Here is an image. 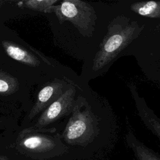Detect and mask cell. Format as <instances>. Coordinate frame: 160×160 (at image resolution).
<instances>
[{"mask_svg": "<svg viewBox=\"0 0 160 160\" xmlns=\"http://www.w3.org/2000/svg\"><path fill=\"white\" fill-rule=\"evenodd\" d=\"M65 84L62 81H56L44 86L39 92L37 100L31 109L28 118H34L38 114L45 111L52 102L58 99L66 91Z\"/></svg>", "mask_w": 160, "mask_h": 160, "instance_id": "5", "label": "cell"}, {"mask_svg": "<svg viewBox=\"0 0 160 160\" xmlns=\"http://www.w3.org/2000/svg\"><path fill=\"white\" fill-rule=\"evenodd\" d=\"M97 128V121L85 99L79 97L75 101L72 115L68 122L64 138L69 142L89 139L94 134Z\"/></svg>", "mask_w": 160, "mask_h": 160, "instance_id": "2", "label": "cell"}, {"mask_svg": "<svg viewBox=\"0 0 160 160\" xmlns=\"http://www.w3.org/2000/svg\"><path fill=\"white\" fill-rule=\"evenodd\" d=\"M2 45L6 54L11 58L32 67L40 65L39 59L20 45L8 41H3Z\"/></svg>", "mask_w": 160, "mask_h": 160, "instance_id": "6", "label": "cell"}, {"mask_svg": "<svg viewBox=\"0 0 160 160\" xmlns=\"http://www.w3.org/2000/svg\"><path fill=\"white\" fill-rule=\"evenodd\" d=\"M58 2V0H28L19 2L18 5L33 11L47 12L48 10Z\"/></svg>", "mask_w": 160, "mask_h": 160, "instance_id": "11", "label": "cell"}, {"mask_svg": "<svg viewBox=\"0 0 160 160\" xmlns=\"http://www.w3.org/2000/svg\"><path fill=\"white\" fill-rule=\"evenodd\" d=\"M20 144L29 150H41L52 148L54 143L51 139L46 136L31 134L24 137L21 140Z\"/></svg>", "mask_w": 160, "mask_h": 160, "instance_id": "8", "label": "cell"}, {"mask_svg": "<svg viewBox=\"0 0 160 160\" xmlns=\"http://www.w3.org/2000/svg\"><path fill=\"white\" fill-rule=\"evenodd\" d=\"M152 131L156 133V134L158 136V138L160 139V124L159 123H152L151 125Z\"/></svg>", "mask_w": 160, "mask_h": 160, "instance_id": "12", "label": "cell"}, {"mask_svg": "<svg viewBox=\"0 0 160 160\" xmlns=\"http://www.w3.org/2000/svg\"><path fill=\"white\" fill-rule=\"evenodd\" d=\"M47 12H53L61 24L69 21L84 36L90 37L94 31L96 16L93 7L80 0H65L51 7Z\"/></svg>", "mask_w": 160, "mask_h": 160, "instance_id": "1", "label": "cell"}, {"mask_svg": "<svg viewBox=\"0 0 160 160\" xmlns=\"http://www.w3.org/2000/svg\"><path fill=\"white\" fill-rule=\"evenodd\" d=\"M126 142L136 160H160L159 155L139 141L131 132L127 134Z\"/></svg>", "mask_w": 160, "mask_h": 160, "instance_id": "7", "label": "cell"}, {"mask_svg": "<svg viewBox=\"0 0 160 160\" xmlns=\"http://www.w3.org/2000/svg\"><path fill=\"white\" fill-rule=\"evenodd\" d=\"M19 87L17 79L6 72L0 71V95L12 94L19 89Z\"/></svg>", "mask_w": 160, "mask_h": 160, "instance_id": "9", "label": "cell"}, {"mask_svg": "<svg viewBox=\"0 0 160 160\" xmlns=\"http://www.w3.org/2000/svg\"><path fill=\"white\" fill-rule=\"evenodd\" d=\"M132 34V32L131 29L118 31L109 29L94 58L93 70H99L109 62L126 44Z\"/></svg>", "mask_w": 160, "mask_h": 160, "instance_id": "3", "label": "cell"}, {"mask_svg": "<svg viewBox=\"0 0 160 160\" xmlns=\"http://www.w3.org/2000/svg\"><path fill=\"white\" fill-rule=\"evenodd\" d=\"M76 89L71 86L54 102H52L39 118L35 126L42 128L59 120L72 110L75 104Z\"/></svg>", "mask_w": 160, "mask_h": 160, "instance_id": "4", "label": "cell"}, {"mask_svg": "<svg viewBox=\"0 0 160 160\" xmlns=\"http://www.w3.org/2000/svg\"><path fill=\"white\" fill-rule=\"evenodd\" d=\"M131 9L139 14L148 17H160V2L148 1L133 4Z\"/></svg>", "mask_w": 160, "mask_h": 160, "instance_id": "10", "label": "cell"}]
</instances>
